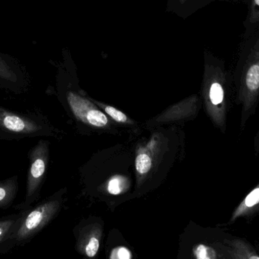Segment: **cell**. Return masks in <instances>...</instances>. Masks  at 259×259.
<instances>
[{
    "label": "cell",
    "mask_w": 259,
    "mask_h": 259,
    "mask_svg": "<svg viewBox=\"0 0 259 259\" xmlns=\"http://www.w3.org/2000/svg\"><path fill=\"white\" fill-rule=\"evenodd\" d=\"M60 206L59 198H50L36 206L22 211L21 218L11 237L12 248L30 243L56 215Z\"/></svg>",
    "instance_id": "1"
},
{
    "label": "cell",
    "mask_w": 259,
    "mask_h": 259,
    "mask_svg": "<svg viewBox=\"0 0 259 259\" xmlns=\"http://www.w3.org/2000/svg\"><path fill=\"white\" fill-rule=\"evenodd\" d=\"M50 133V126L41 116L16 112L0 106V141L32 138Z\"/></svg>",
    "instance_id": "2"
},
{
    "label": "cell",
    "mask_w": 259,
    "mask_h": 259,
    "mask_svg": "<svg viewBox=\"0 0 259 259\" xmlns=\"http://www.w3.org/2000/svg\"><path fill=\"white\" fill-rule=\"evenodd\" d=\"M49 143L40 140L27 154L29 168L24 199L19 205H15L16 211H25L38 200L42 182L47 173L49 158Z\"/></svg>",
    "instance_id": "3"
},
{
    "label": "cell",
    "mask_w": 259,
    "mask_h": 259,
    "mask_svg": "<svg viewBox=\"0 0 259 259\" xmlns=\"http://www.w3.org/2000/svg\"><path fill=\"white\" fill-rule=\"evenodd\" d=\"M205 98L211 119L217 126L226 127V76L219 65H207L205 69Z\"/></svg>",
    "instance_id": "4"
},
{
    "label": "cell",
    "mask_w": 259,
    "mask_h": 259,
    "mask_svg": "<svg viewBox=\"0 0 259 259\" xmlns=\"http://www.w3.org/2000/svg\"><path fill=\"white\" fill-rule=\"evenodd\" d=\"M259 96V38L252 47L240 79L239 100L243 114L255 107Z\"/></svg>",
    "instance_id": "5"
},
{
    "label": "cell",
    "mask_w": 259,
    "mask_h": 259,
    "mask_svg": "<svg viewBox=\"0 0 259 259\" xmlns=\"http://www.w3.org/2000/svg\"><path fill=\"white\" fill-rule=\"evenodd\" d=\"M67 100L74 115L84 123L97 127H103L109 123L107 117L103 112L78 94L69 92Z\"/></svg>",
    "instance_id": "6"
},
{
    "label": "cell",
    "mask_w": 259,
    "mask_h": 259,
    "mask_svg": "<svg viewBox=\"0 0 259 259\" xmlns=\"http://www.w3.org/2000/svg\"><path fill=\"white\" fill-rule=\"evenodd\" d=\"M22 211L0 218V254H6L13 248L11 244V237L21 218Z\"/></svg>",
    "instance_id": "7"
},
{
    "label": "cell",
    "mask_w": 259,
    "mask_h": 259,
    "mask_svg": "<svg viewBox=\"0 0 259 259\" xmlns=\"http://www.w3.org/2000/svg\"><path fill=\"white\" fill-rule=\"evenodd\" d=\"M258 211H259V183L234 210L230 222L234 223L237 219L249 217Z\"/></svg>",
    "instance_id": "8"
},
{
    "label": "cell",
    "mask_w": 259,
    "mask_h": 259,
    "mask_svg": "<svg viewBox=\"0 0 259 259\" xmlns=\"http://www.w3.org/2000/svg\"><path fill=\"white\" fill-rule=\"evenodd\" d=\"M18 175L0 180V211L12 206L16 199L19 189Z\"/></svg>",
    "instance_id": "9"
},
{
    "label": "cell",
    "mask_w": 259,
    "mask_h": 259,
    "mask_svg": "<svg viewBox=\"0 0 259 259\" xmlns=\"http://www.w3.org/2000/svg\"><path fill=\"white\" fill-rule=\"evenodd\" d=\"M230 254L234 258L259 259V255L256 251L246 241L243 240H234L228 241Z\"/></svg>",
    "instance_id": "10"
},
{
    "label": "cell",
    "mask_w": 259,
    "mask_h": 259,
    "mask_svg": "<svg viewBox=\"0 0 259 259\" xmlns=\"http://www.w3.org/2000/svg\"><path fill=\"white\" fill-rule=\"evenodd\" d=\"M152 159L146 154H140L136 160V169L140 174H146L152 167Z\"/></svg>",
    "instance_id": "11"
},
{
    "label": "cell",
    "mask_w": 259,
    "mask_h": 259,
    "mask_svg": "<svg viewBox=\"0 0 259 259\" xmlns=\"http://www.w3.org/2000/svg\"><path fill=\"white\" fill-rule=\"evenodd\" d=\"M0 79L12 83H15L18 81L16 75L1 57H0Z\"/></svg>",
    "instance_id": "12"
},
{
    "label": "cell",
    "mask_w": 259,
    "mask_h": 259,
    "mask_svg": "<svg viewBox=\"0 0 259 259\" xmlns=\"http://www.w3.org/2000/svg\"><path fill=\"white\" fill-rule=\"evenodd\" d=\"M125 187V180L121 176H115L109 181L108 191L110 194L118 195L122 193Z\"/></svg>",
    "instance_id": "13"
},
{
    "label": "cell",
    "mask_w": 259,
    "mask_h": 259,
    "mask_svg": "<svg viewBox=\"0 0 259 259\" xmlns=\"http://www.w3.org/2000/svg\"><path fill=\"white\" fill-rule=\"evenodd\" d=\"M196 258L199 259H214L217 258L215 252L212 248L205 245H199L194 249Z\"/></svg>",
    "instance_id": "14"
},
{
    "label": "cell",
    "mask_w": 259,
    "mask_h": 259,
    "mask_svg": "<svg viewBox=\"0 0 259 259\" xmlns=\"http://www.w3.org/2000/svg\"><path fill=\"white\" fill-rule=\"evenodd\" d=\"M103 108H104L106 114H109L115 121L119 122V123H126V122L127 121V118L125 114L118 110V109H115V107L109 106H104Z\"/></svg>",
    "instance_id": "15"
},
{
    "label": "cell",
    "mask_w": 259,
    "mask_h": 259,
    "mask_svg": "<svg viewBox=\"0 0 259 259\" xmlns=\"http://www.w3.org/2000/svg\"><path fill=\"white\" fill-rule=\"evenodd\" d=\"M99 247H100V242L98 239L92 237L86 247L87 255L91 258L95 256L98 252Z\"/></svg>",
    "instance_id": "16"
},
{
    "label": "cell",
    "mask_w": 259,
    "mask_h": 259,
    "mask_svg": "<svg viewBox=\"0 0 259 259\" xmlns=\"http://www.w3.org/2000/svg\"><path fill=\"white\" fill-rule=\"evenodd\" d=\"M249 21L252 24L259 21V0H251Z\"/></svg>",
    "instance_id": "17"
},
{
    "label": "cell",
    "mask_w": 259,
    "mask_h": 259,
    "mask_svg": "<svg viewBox=\"0 0 259 259\" xmlns=\"http://www.w3.org/2000/svg\"><path fill=\"white\" fill-rule=\"evenodd\" d=\"M112 258L128 259L131 258V252L124 247L115 249L111 255Z\"/></svg>",
    "instance_id": "18"
},
{
    "label": "cell",
    "mask_w": 259,
    "mask_h": 259,
    "mask_svg": "<svg viewBox=\"0 0 259 259\" xmlns=\"http://www.w3.org/2000/svg\"><path fill=\"white\" fill-rule=\"evenodd\" d=\"M183 1H184V0H183Z\"/></svg>",
    "instance_id": "19"
}]
</instances>
